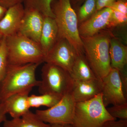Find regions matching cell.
<instances>
[{"label":"cell","instance_id":"6da1fadb","mask_svg":"<svg viewBox=\"0 0 127 127\" xmlns=\"http://www.w3.org/2000/svg\"><path fill=\"white\" fill-rule=\"evenodd\" d=\"M111 35L108 32L98 33L82 37L84 55L96 77L102 81L111 70L109 46Z\"/></svg>","mask_w":127,"mask_h":127},{"label":"cell","instance_id":"7a4b0ae2","mask_svg":"<svg viewBox=\"0 0 127 127\" xmlns=\"http://www.w3.org/2000/svg\"><path fill=\"white\" fill-rule=\"evenodd\" d=\"M57 0L51 7L58 28V38L66 39L79 55H84L78 16L72 7L70 0Z\"/></svg>","mask_w":127,"mask_h":127},{"label":"cell","instance_id":"3957f363","mask_svg":"<svg viewBox=\"0 0 127 127\" xmlns=\"http://www.w3.org/2000/svg\"><path fill=\"white\" fill-rule=\"evenodd\" d=\"M40 64H29L8 65L4 78L0 84V103L10 96L38 87L40 81L36 78V71Z\"/></svg>","mask_w":127,"mask_h":127},{"label":"cell","instance_id":"277c9868","mask_svg":"<svg viewBox=\"0 0 127 127\" xmlns=\"http://www.w3.org/2000/svg\"><path fill=\"white\" fill-rule=\"evenodd\" d=\"M5 37L8 65L44 62L45 55L38 43L18 33Z\"/></svg>","mask_w":127,"mask_h":127},{"label":"cell","instance_id":"5b68a950","mask_svg":"<svg viewBox=\"0 0 127 127\" xmlns=\"http://www.w3.org/2000/svg\"><path fill=\"white\" fill-rule=\"evenodd\" d=\"M116 119L107 111L101 93L91 100L76 103L72 125L74 127H103L107 122Z\"/></svg>","mask_w":127,"mask_h":127},{"label":"cell","instance_id":"8992f818","mask_svg":"<svg viewBox=\"0 0 127 127\" xmlns=\"http://www.w3.org/2000/svg\"><path fill=\"white\" fill-rule=\"evenodd\" d=\"M74 81L70 73L58 66L46 63L41 69V80L38 87L41 94L63 97L70 93Z\"/></svg>","mask_w":127,"mask_h":127},{"label":"cell","instance_id":"52a82bcc","mask_svg":"<svg viewBox=\"0 0 127 127\" xmlns=\"http://www.w3.org/2000/svg\"><path fill=\"white\" fill-rule=\"evenodd\" d=\"M75 102L71 93L66 94L55 106L45 110H37L36 115L42 122L50 125H72Z\"/></svg>","mask_w":127,"mask_h":127},{"label":"cell","instance_id":"ba28073f","mask_svg":"<svg viewBox=\"0 0 127 127\" xmlns=\"http://www.w3.org/2000/svg\"><path fill=\"white\" fill-rule=\"evenodd\" d=\"M79 55L66 39L58 38L55 45L45 57L44 62L60 67L70 74Z\"/></svg>","mask_w":127,"mask_h":127},{"label":"cell","instance_id":"9c48e42d","mask_svg":"<svg viewBox=\"0 0 127 127\" xmlns=\"http://www.w3.org/2000/svg\"><path fill=\"white\" fill-rule=\"evenodd\" d=\"M102 97L104 106L118 105L127 103L123 91L119 71L112 68L102 81Z\"/></svg>","mask_w":127,"mask_h":127},{"label":"cell","instance_id":"30bf717a","mask_svg":"<svg viewBox=\"0 0 127 127\" xmlns=\"http://www.w3.org/2000/svg\"><path fill=\"white\" fill-rule=\"evenodd\" d=\"M25 9L18 33L39 44L44 16L35 9Z\"/></svg>","mask_w":127,"mask_h":127},{"label":"cell","instance_id":"8fae6325","mask_svg":"<svg viewBox=\"0 0 127 127\" xmlns=\"http://www.w3.org/2000/svg\"><path fill=\"white\" fill-rule=\"evenodd\" d=\"M113 11L111 8L106 7L96 12L78 27L80 36L86 37L93 36L107 27Z\"/></svg>","mask_w":127,"mask_h":127},{"label":"cell","instance_id":"7c38bea8","mask_svg":"<svg viewBox=\"0 0 127 127\" xmlns=\"http://www.w3.org/2000/svg\"><path fill=\"white\" fill-rule=\"evenodd\" d=\"M25 12L23 3L9 7L0 20V34L7 37L18 33Z\"/></svg>","mask_w":127,"mask_h":127},{"label":"cell","instance_id":"4fadbf2b","mask_svg":"<svg viewBox=\"0 0 127 127\" xmlns=\"http://www.w3.org/2000/svg\"><path fill=\"white\" fill-rule=\"evenodd\" d=\"M102 81L96 79L74 81L70 93L76 103L91 100L101 93Z\"/></svg>","mask_w":127,"mask_h":127},{"label":"cell","instance_id":"5bb4252c","mask_svg":"<svg viewBox=\"0 0 127 127\" xmlns=\"http://www.w3.org/2000/svg\"><path fill=\"white\" fill-rule=\"evenodd\" d=\"M32 89H28L10 96L1 103L6 114L12 118L20 117L30 111L28 97Z\"/></svg>","mask_w":127,"mask_h":127},{"label":"cell","instance_id":"9a60e30c","mask_svg":"<svg viewBox=\"0 0 127 127\" xmlns=\"http://www.w3.org/2000/svg\"><path fill=\"white\" fill-rule=\"evenodd\" d=\"M58 37V28L55 18L44 16L39 45L45 57L55 45Z\"/></svg>","mask_w":127,"mask_h":127},{"label":"cell","instance_id":"2e32d148","mask_svg":"<svg viewBox=\"0 0 127 127\" xmlns=\"http://www.w3.org/2000/svg\"><path fill=\"white\" fill-rule=\"evenodd\" d=\"M109 52L112 68L120 71L127 67V46L114 37H111Z\"/></svg>","mask_w":127,"mask_h":127},{"label":"cell","instance_id":"e0dca14e","mask_svg":"<svg viewBox=\"0 0 127 127\" xmlns=\"http://www.w3.org/2000/svg\"><path fill=\"white\" fill-rule=\"evenodd\" d=\"M70 75L74 81L97 79L84 55H79L78 56L73 66Z\"/></svg>","mask_w":127,"mask_h":127},{"label":"cell","instance_id":"ac0fdd59","mask_svg":"<svg viewBox=\"0 0 127 127\" xmlns=\"http://www.w3.org/2000/svg\"><path fill=\"white\" fill-rule=\"evenodd\" d=\"M51 125L42 122L35 113L29 111L20 117L6 119L3 127H51Z\"/></svg>","mask_w":127,"mask_h":127},{"label":"cell","instance_id":"d6986e66","mask_svg":"<svg viewBox=\"0 0 127 127\" xmlns=\"http://www.w3.org/2000/svg\"><path fill=\"white\" fill-rule=\"evenodd\" d=\"M62 97L51 94L32 95L28 97V101L30 108L46 106L52 107L58 103Z\"/></svg>","mask_w":127,"mask_h":127},{"label":"cell","instance_id":"ffe728a7","mask_svg":"<svg viewBox=\"0 0 127 127\" xmlns=\"http://www.w3.org/2000/svg\"><path fill=\"white\" fill-rule=\"evenodd\" d=\"M56 0H24L25 9H33L40 12L44 16L55 18L52 9V2Z\"/></svg>","mask_w":127,"mask_h":127},{"label":"cell","instance_id":"44dd1931","mask_svg":"<svg viewBox=\"0 0 127 127\" xmlns=\"http://www.w3.org/2000/svg\"><path fill=\"white\" fill-rule=\"evenodd\" d=\"M96 11V0H86L79 9L78 20L81 23L86 20Z\"/></svg>","mask_w":127,"mask_h":127},{"label":"cell","instance_id":"7402d4cb","mask_svg":"<svg viewBox=\"0 0 127 127\" xmlns=\"http://www.w3.org/2000/svg\"><path fill=\"white\" fill-rule=\"evenodd\" d=\"M8 66L5 39L3 37L0 43V84L5 76Z\"/></svg>","mask_w":127,"mask_h":127},{"label":"cell","instance_id":"603a6c76","mask_svg":"<svg viewBox=\"0 0 127 127\" xmlns=\"http://www.w3.org/2000/svg\"><path fill=\"white\" fill-rule=\"evenodd\" d=\"M107 109L110 115L114 118L127 120V103L113 105Z\"/></svg>","mask_w":127,"mask_h":127},{"label":"cell","instance_id":"cb8c5ba5","mask_svg":"<svg viewBox=\"0 0 127 127\" xmlns=\"http://www.w3.org/2000/svg\"><path fill=\"white\" fill-rule=\"evenodd\" d=\"M113 11L108 28H114L127 25V14L116 11Z\"/></svg>","mask_w":127,"mask_h":127},{"label":"cell","instance_id":"d4e9b609","mask_svg":"<svg viewBox=\"0 0 127 127\" xmlns=\"http://www.w3.org/2000/svg\"><path fill=\"white\" fill-rule=\"evenodd\" d=\"M107 7L111 8L113 10L127 14V2L123 0H116L109 5Z\"/></svg>","mask_w":127,"mask_h":127},{"label":"cell","instance_id":"484cf974","mask_svg":"<svg viewBox=\"0 0 127 127\" xmlns=\"http://www.w3.org/2000/svg\"><path fill=\"white\" fill-rule=\"evenodd\" d=\"M120 80L122 86L123 91L125 97L127 98V67L119 71Z\"/></svg>","mask_w":127,"mask_h":127},{"label":"cell","instance_id":"4316f807","mask_svg":"<svg viewBox=\"0 0 127 127\" xmlns=\"http://www.w3.org/2000/svg\"><path fill=\"white\" fill-rule=\"evenodd\" d=\"M103 127H127V120H111L105 123Z\"/></svg>","mask_w":127,"mask_h":127},{"label":"cell","instance_id":"83f0119b","mask_svg":"<svg viewBox=\"0 0 127 127\" xmlns=\"http://www.w3.org/2000/svg\"><path fill=\"white\" fill-rule=\"evenodd\" d=\"M116 0H96V11L107 7Z\"/></svg>","mask_w":127,"mask_h":127},{"label":"cell","instance_id":"f1b7e54d","mask_svg":"<svg viewBox=\"0 0 127 127\" xmlns=\"http://www.w3.org/2000/svg\"><path fill=\"white\" fill-rule=\"evenodd\" d=\"M23 1L24 0H0V2L4 7L8 9L18 3H23Z\"/></svg>","mask_w":127,"mask_h":127},{"label":"cell","instance_id":"f546056e","mask_svg":"<svg viewBox=\"0 0 127 127\" xmlns=\"http://www.w3.org/2000/svg\"><path fill=\"white\" fill-rule=\"evenodd\" d=\"M6 114H7L6 113L2 104L0 103V124L4 122L7 119Z\"/></svg>","mask_w":127,"mask_h":127},{"label":"cell","instance_id":"4dcf8cb0","mask_svg":"<svg viewBox=\"0 0 127 127\" xmlns=\"http://www.w3.org/2000/svg\"><path fill=\"white\" fill-rule=\"evenodd\" d=\"M7 9L4 7L0 2V20L4 15Z\"/></svg>","mask_w":127,"mask_h":127},{"label":"cell","instance_id":"1f68e13d","mask_svg":"<svg viewBox=\"0 0 127 127\" xmlns=\"http://www.w3.org/2000/svg\"><path fill=\"white\" fill-rule=\"evenodd\" d=\"M64 126L61 125H57V124H53L51 125V127H63Z\"/></svg>","mask_w":127,"mask_h":127},{"label":"cell","instance_id":"d6a6232c","mask_svg":"<svg viewBox=\"0 0 127 127\" xmlns=\"http://www.w3.org/2000/svg\"><path fill=\"white\" fill-rule=\"evenodd\" d=\"M63 127H74L72 125H67L64 126Z\"/></svg>","mask_w":127,"mask_h":127},{"label":"cell","instance_id":"836d02e7","mask_svg":"<svg viewBox=\"0 0 127 127\" xmlns=\"http://www.w3.org/2000/svg\"><path fill=\"white\" fill-rule=\"evenodd\" d=\"M2 37L1 36V35L0 34V39H1V38H2Z\"/></svg>","mask_w":127,"mask_h":127},{"label":"cell","instance_id":"e575fe53","mask_svg":"<svg viewBox=\"0 0 127 127\" xmlns=\"http://www.w3.org/2000/svg\"><path fill=\"white\" fill-rule=\"evenodd\" d=\"M1 39H0V43L1 40Z\"/></svg>","mask_w":127,"mask_h":127}]
</instances>
